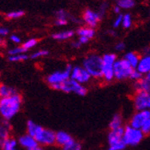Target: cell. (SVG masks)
I'll list each match as a JSON object with an SVG mask.
<instances>
[{"label":"cell","mask_w":150,"mask_h":150,"mask_svg":"<svg viewBox=\"0 0 150 150\" xmlns=\"http://www.w3.org/2000/svg\"><path fill=\"white\" fill-rule=\"evenodd\" d=\"M26 129H27V134L34 137L41 146L45 147L55 145L56 132L53 130L45 128L31 120H29L26 123Z\"/></svg>","instance_id":"cell-1"},{"label":"cell","mask_w":150,"mask_h":150,"mask_svg":"<svg viewBox=\"0 0 150 150\" xmlns=\"http://www.w3.org/2000/svg\"><path fill=\"white\" fill-rule=\"evenodd\" d=\"M22 105V98L19 93L0 99V115L5 121H10L19 112Z\"/></svg>","instance_id":"cell-2"},{"label":"cell","mask_w":150,"mask_h":150,"mask_svg":"<svg viewBox=\"0 0 150 150\" xmlns=\"http://www.w3.org/2000/svg\"><path fill=\"white\" fill-rule=\"evenodd\" d=\"M82 67L86 69L92 79H102V55L90 53L84 57Z\"/></svg>","instance_id":"cell-3"},{"label":"cell","mask_w":150,"mask_h":150,"mask_svg":"<svg viewBox=\"0 0 150 150\" xmlns=\"http://www.w3.org/2000/svg\"><path fill=\"white\" fill-rule=\"evenodd\" d=\"M52 88L54 90L61 91V92H64V93H67V94L73 93L75 95L80 96V97H84L88 94V88L86 87V85L78 83L73 79H71V78L62 84L52 87Z\"/></svg>","instance_id":"cell-4"},{"label":"cell","mask_w":150,"mask_h":150,"mask_svg":"<svg viewBox=\"0 0 150 150\" xmlns=\"http://www.w3.org/2000/svg\"><path fill=\"white\" fill-rule=\"evenodd\" d=\"M117 59L118 58L114 53H107L102 55V80L105 83L114 80L113 67Z\"/></svg>","instance_id":"cell-5"},{"label":"cell","mask_w":150,"mask_h":150,"mask_svg":"<svg viewBox=\"0 0 150 150\" xmlns=\"http://www.w3.org/2000/svg\"><path fill=\"white\" fill-rule=\"evenodd\" d=\"M146 134L141 129L134 128L130 125L125 126L123 130V142L127 146H136L144 140Z\"/></svg>","instance_id":"cell-6"},{"label":"cell","mask_w":150,"mask_h":150,"mask_svg":"<svg viewBox=\"0 0 150 150\" xmlns=\"http://www.w3.org/2000/svg\"><path fill=\"white\" fill-rule=\"evenodd\" d=\"M72 68H73L72 64H67L63 70H57L53 73L49 74L46 76V78H45V81H46V83L51 88L54 86H56V85H59V84L66 82L68 79H70Z\"/></svg>","instance_id":"cell-7"},{"label":"cell","mask_w":150,"mask_h":150,"mask_svg":"<svg viewBox=\"0 0 150 150\" xmlns=\"http://www.w3.org/2000/svg\"><path fill=\"white\" fill-rule=\"evenodd\" d=\"M113 71L114 79L118 81H122L130 79V76L133 73L134 68L123 58H122V59H117V61L115 62Z\"/></svg>","instance_id":"cell-8"},{"label":"cell","mask_w":150,"mask_h":150,"mask_svg":"<svg viewBox=\"0 0 150 150\" xmlns=\"http://www.w3.org/2000/svg\"><path fill=\"white\" fill-rule=\"evenodd\" d=\"M132 100L135 110H150V92L134 91Z\"/></svg>","instance_id":"cell-9"},{"label":"cell","mask_w":150,"mask_h":150,"mask_svg":"<svg viewBox=\"0 0 150 150\" xmlns=\"http://www.w3.org/2000/svg\"><path fill=\"white\" fill-rule=\"evenodd\" d=\"M70 78L83 85L88 84L91 81V79H92V77H91L89 73L82 66L73 67L72 71H71Z\"/></svg>","instance_id":"cell-10"},{"label":"cell","mask_w":150,"mask_h":150,"mask_svg":"<svg viewBox=\"0 0 150 150\" xmlns=\"http://www.w3.org/2000/svg\"><path fill=\"white\" fill-rule=\"evenodd\" d=\"M18 145L21 146L25 150H45L44 146H41L36 141L34 137H32L29 134L21 135L18 139Z\"/></svg>","instance_id":"cell-11"},{"label":"cell","mask_w":150,"mask_h":150,"mask_svg":"<svg viewBox=\"0 0 150 150\" xmlns=\"http://www.w3.org/2000/svg\"><path fill=\"white\" fill-rule=\"evenodd\" d=\"M149 118L150 110H135V112L130 118L128 125L134 128L141 129Z\"/></svg>","instance_id":"cell-12"},{"label":"cell","mask_w":150,"mask_h":150,"mask_svg":"<svg viewBox=\"0 0 150 150\" xmlns=\"http://www.w3.org/2000/svg\"><path fill=\"white\" fill-rule=\"evenodd\" d=\"M101 17L99 15L97 11L91 9V8H86L83 12L82 21L85 25L90 28H96L99 23L101 21Z\"/></svg>","instance_id":"cell-13"},{"label":"cell","mask_w":150,"mask_h":150,"mask_svg":"<svg viewBox=\"0 0 150 150\" xmlns=\"http://www.w3.org/2000/svg\"><path fill=\"white\" fill-rule=\"evenodd\" d=\"M123 130H125V127L110 130L107 135V142L109 146L123 142Z\"/></svg>","instance_id":"cell-14"},{"label":"cell","mask_w":150,"mask_h":150,"mask_svg":"<svg viewBox=\"0 0 150 150\" xmlns=\"http://www.w3.org/2000/svg\"><path fill=\"white\" fill-rule=\"evenodd\" d=\"M136 70L139 71L143 76H146L150 72V54L141 56Z\"/></svg>","instance_id":"cell-15"},{"label":"cell","mask_w":150,"mask_h":150,"mask_svg":"<svg viewBox=\"0 0 150 150\" xmlns=\"http://www.w3.org/2000/svg\"><path fill=\"white\" fill-rule=\"evenodd\" d=\"M74 138L72 137L69 133L66 131H58L56 132V137H55V145L58 146H64V145L68 144L70 141H72Z\"/></svg>","instance_id":"cell-16"},{"label":"cell","mask_w":150,"mask_h":150,"mask_svg":"<svg viewBox=\"0 0 150 150\" xmlns=\"http://www.w3.org/2000/svg\"><path fill=\"white\" fill-rule=\"evenodd\" d=\"M76 34L77 37H85L91 40L96 35V30L94 28L88 27V26H80L76 29Z\"/></svg>","instance_id":"cell-17"},{"label":"cell","mask_w":150,"mask_h":150,"mask_svg":"<svg viewBox=\"0 0 150 150\" xmlns=\"http://www.w3.org/2000/svg\"><path fill=\"white\" fill-rule=\"evenodd\" d=\"M125 127V119H123V116L122 113L117 112L113 114L112 117V119L109 122V128L110 130H113V129H118Z\"/></svg>","instance_id":"cell-18"},{"label":"cell","mask_w":150,"mask_h":150,"mask_svg":"<svg viewBox=\"0 0 150 150\" xmlns=\"http://www.w3.org/2000/svg\"><path fill=\"white\" fill-rule=\"evenodd\" d=\"M140 58H141V55L138 53H136V52H128V53H126L125 56H123V59H125L134 69H136V67H137Z\"/></svg>","instance_id":"cell-19"},{"label":"cell","mask_w":150,"mask_h":150,"mask_svg":"<svg viewBox=\"0 0 150 150\" xmlns=\"http://www.w3.org/2000/svg\"><path fill=\"white\" fill-rule=\"evenodd\" d=\"M76 34V31L73 30H62V31H58L55 33L52 34V38L54 40L56 41H67L69 39H72Z\"/></svg>","instance_id":"cell-20"},{"label":"cell","mask_w":150,"mask_h":150,"mask_svg":"<svg viewBox=\"0 0 150 150\" xmlns=\"http://www.w3.org/2000/svg\"><path fill=\"white\" fill-rule=\"evenodd\" d=\"M18 140L9 136L8 138L0 141V147H1L2 150H18Z\"/></svg>","instance_id":"cell-21"},{"label":"cell","mask_w":150,"mask_h":150,"mask_svg":"<svg viewBox=\"0 0 150 150\" xmlns=\"http://www.w3.org/2000/svg\"><path fill=\"white\" fill-rule=\"evenodd\" d=\"M134 91H146L150 92V82L144 76L140 80L134 83Z\"/></svg>","instance_id":"cell-22"},{"label":"cell","mask_w":150,"mask_h":150,"mask_svg":"<svg viewBox=\"0 0 150 150\" xmlns=\"http://www.w3.org/2000/svg\"><path fill=\"white\" fill-rule=\"evenodd\" d=\"M18 93V90L15 88L10 87L8 85L0 84V99L1 98H8L13 95H16Z\"/></svg>","instance_id":"cell-23"},{"label":"cell","mask_w":150,"mask_h":150,"mask_svg":"<svg viewBox=\"0 0 150 150\" xmlns=\"http://www.w3.org/2000/svg\"><path fill=\"white\" fill-rule=\"evenodd\" d=\"M117 6H119L122 9H132L136 5L135 0H117Z\"/></svg>","instance_id":"cell-24"},{"label":"cell","mask_w":150,"mask_h":150,"mask_svg":"<svg viewBox=\"0 0 150 150\" xmlns=\"http://www.w3.org/2000/svg\"><path fill=\"white\" fill-rule=\"evenodd\" d=\"M61 150H82V144L75 139L61 147Z\"/></svg>","instance_id":"cell-25"},{"label":"cell","mask_w":150,"mask_h":150,"mask_svg":"<svg viewBox=\"0 0 150 150\" xmlns=\"http://www.w3.org/2000/svg\"><path fill=\"white\" fill-rule=\"evenodd\" d=\"M133 26V18L130 13H125L122 16V27L125 30H129Z\"/></svg>","instance_id":"cell-26"},{"label":"cell","mask_w":150,"mask_h":150,"mask_svg":"<svg viewBox=\"0 0 150 150\" xmlns=\"http://www.w3.org/2000/svg\"><path fill=\"white\" fill-rule=\"evenodd\" d=\"M54 16H55V19H67V21H69L71 18H72V15H71L67 10L63 9V8L56 10L54 13Z\"/></svg>","instance_id":"cell-27"},{"label":"cell","mask_w":150,"mask_h":150,"mask_svg":"<svg viewBox=\"0 0 150 150\" xmlns=\"http://www.w3.org/2000/svg\"><path fill=\"white\" fill-rule=\"evenodd\" d=\"M30 58V55L27 54H16V55H8V61L13 63H18V62H24L28 60Z\"/></svg>","instance_id":"cell-28"},{"label":"cell","mask_w":150,"mask_h":150,"mask_svg":"<svg viewBox=\"0 0 150 150\" xmlns=\"http://www.w3.org/2000/svg\"><path fill=\"white\" fill-rule=\"evenodd\" d=\"M38 42H39V41L37 40V39H35V38H31V39H29V40H27L25 42H23L22 43V45L21 46L26 50V51H29V50H30V49H32V48H34L36 45L38 44Z\"/></svg>","instance_id":"cell-29"},{"label":"cell","mask_w":150,"mask_h":150,"mask_svg":"<svg viewBox=\"0 0 150 150\" xmlns=\"http://www.w3.org/2000/svg\"><path fill=\"white\" fill-rule=\"evenodd\" d=\"M48 54H49V52L47 50H38L34 52V53H32L30 55V59H40V58L47 56Z\"/></svg>","instance_id":"cell-30"},{"label":"cell","mask_w":150,"mask_h":150,"mask_svg":"<svg viewBox=\"0 0 150 150\" xmlns=\"http://www.w3.org/2000/svg\"><path fill=\"white\" fill-rule=\"evenodd\" d=\"M24 15H25V12L23 10H14V11L8 12V14L6 15V17L9 19H17V18L23 17Z\"/></svg>","instance_id":"cell-31"},{"label":"cell","mask_w":150,"mask_h":150,"mask_svg":"<svg viewBox=\"0 0 150 150\" xmlns=\"http://www.w3.org/2000/svg\"><path fill=\"white\" fill-rule=\"evenodd\" d=\"M27 51H26L22 46H17L14 47L10 50H8V55H16V54H26Z\"/></svg>","instance_id":"cell-32"},{"label":"cell","mask_w":150,"mask_h":150,"mask_svg":"<svg viewBox=\"0 0 150 150\" xmlns=\"http://www.w3.org/2000/svg\"><path fill=\"white\" fill-rule=\"evenodd\" d=\"M108 6H109V4L107 2H102L100 6H99V9L97 10V12L99 13V15L101 17V18H104V16L106 15V12H107V9H108Z\"/></svg>","instance_id":"cell-33"},{"label":"cell","mask_w":150,"mask_h":150,"mask_svg":"<svg viewBox=\"0 0 150 150\" xmlns=\"http://www.w3.org/2000/svg\"><path fill=\"white\" fill-rule=\"evenodd\" d=\"M122 16L123 14L122 13V14L120 15H116L115 18L113 19V21H112V28L113 29H118L120 27H122Z\"/></svg>","instance_id":"cell-34"},{"label":"cell","mask_w":150,"mask_h":150,"mask_svg":"<svg viewBox=\"0 0 150 150\" xmlns=\"http://www.w3.org/2000/svg\"><path fill=\"white\" fill-rule=\"evenodd\" d=\"M144 77V76H143L139 71H137L136 69H134L133 71V73L131 74V76H130V80H132L134 82H136V81H138L140 80L141 78Z\"/></svg>","instance_id":"cell-35"},{"label":"cell","mask_w":150,"mask_h":150,"mask_svg":"<svg viewBox=\"0 0 150 150\" xmlns=\"http://www.w3.org/2000/svg\"><path fill=\"white\" fill-rule=\"evenodd\" d=\"M126 146H127L125 144V142H122V143H119V144L109 146L107 150H125L126 148Z\"/></svg>","instance_id":"cell-36"},{"label":"cell","mask_w":150,"mask_h":150,"mask_svg":"<svg viewBox=\"0 0 150 150\" xmlns=\"http://www.w3.org/2000/svg\"><path fill=\"white\" fill-rule=\"evenodd\" d=\"M126 48V45L123 42H118L115 45H114V50L118 53H121V52H123Z\"/></svg>","instance_id":"cell-37"},{"label":"cell","mask_w":150,"mask_h":150,"mask_svg":"<svg viewBox=\"0 0 150 150\" xmlns=\"http://www.w3.org/2000/svg\"><path fill=\"white\" fill-rule=\"evenodd\" d=\"M141 130L143 131V133H144L146 135L149 134H150V118L146 122V123L144 125H143V127L141 128Z\"/></svg>","instance_id":"cell-38"},{"label":"cell","mask_w":150,"mask_h":150,"mask_svg":"<svg viewBox=\"0 0 150 150\" xmlns=\"http://www.w3.org/2000/svg\"><path fill=\"white\" fill-rule=\"evenodd\" d=\"M68 22H69V21H67V19H55L54 25L57 26V27H63V26L67 25Z\"/></svg>","instance_id":"cell-39"},{"label":"cell","mask_w":150,"mask_h":150,"mask_svg":"<svg viewBox=\"0 0 150 150\" xmlns=\"http://www.w3.org/2000/svg\"><path fill=\"white\" fill-rule=\"evenodd\" d=\"M10 41L13 42V43H15V44H19V43H21V38L16 35V34H12L10 37Z\"/></svg>","instance_id":"cell-40"},{"label":"cell","mask_w":150,"mask_h":150,"mask_svg":"<svg viewBox=\"0 0 150 150\" xmlns=\"http://www.w3.org/2000/svg\"><path fill=\"white\" fill-rule=\"evenodd\" d=\"M9 33V30L8 28H6V27H0V37H6V36H8Z\"/></svg>","instance_id":"cell-41"},{"label":"cell","mask_w":150,"mask_h":150,"mask_svg":"<svg viewBox=\"0 0 150 150\" xmlns=\"http://www.w3.org/2000/svg\"><path fill=\"white\" fill-rule=\"evenodd\" d=\"M77 41L83 46V45H86L87 43H88L90 40H89V39H88V38H85V37H78Z\"/></svg>","instance_id":"cell-42"},{"label":"cell","mask_w":150,"mask_h":150,"mask_svg":"<svg viewBox=\"0 0 150 150\" xmlns=\"http://www.w3.org/2000/svg\"><path fill=\"white\" fill-rule=\"evenodd\" d=\"M71 46H72L73 48H75V49H79L82 45L78 42V41L76 40V41H73L72 42H71Z\"/></svg>","instance_id":"cell-43"},{"label":"cell","mask_w":150,"mask_h":150,"mask_svg":"<svg viewBox=\"0 0 150 150\" xmlns=\"http://www.w3.org/2000/svg\"><path fill=\"white\" fill-rule=\"evenodd\" d=\"M113 13L114 14H116V15H120V14H122V8H120L119 6H113Z\"/></svg>","instance_id":"cell-44"},{"label":"cell","mask_w":150,"mask_h":150,"mask_svg":"<svg viewBox=\"0 0 150 150\" xmlns=\"http://www.w3.org/2000/svg\"><path fill=\"white\" fill-rule=\"evenodd\" d=\"M150 54V46H146L143 48V55H148Z\"/></svg>","instance_id":"cell-45"},{"label":"cell","mask_w":150,"mask_h":150,"mask_svg":"<svg viewBox=\"0 0 150 150\" xmlns=\"http://www.w3.org/2000/svg\"><path fill=\"white\" fill-rule=\"evenodd\" d=\"M108 34L112 35V36H114V35L116 34L115 30H108Z\"/></svg>","instance_id":"cell-46"},{"label":"cell","mask_w":150,"mask_h":150,"mask_svg":"<svg viewBox=\"0 0 150 150\" xmlns=\"http://www.w3.org/2000/svg\"><path fill=\"white\" fill-rule=\"evenodd\" d=\"M145 77H146V79H147V80H148V81L150 82V72H149V73H148V74H147L146 76H145Z\"/></svg>","instance_id":"cell-47"},{"label":"cell","mask_w":150,"mask_h":150,"mask_svg":"<svg viewBox=\"0 0 150 150\" xmlns=\"http://www.w3.org/2000/svg\"><path fill=\"white\" fill-rule=\"evenodd\" d=\"M4 43V41H3V39L1 38V37H0V46H1V45Z\"/></svg>","instance_id":"cell-48"}]
</instances>
